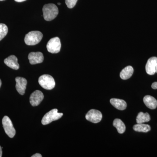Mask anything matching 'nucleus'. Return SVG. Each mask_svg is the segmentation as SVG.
Listing matches in <instances>:
<instances>
[{
    "instance_id": "nucleus-1",
    "label": "nucleus",
    "mask_w": 157,
    "mask_h": 157,
    "mask_svg": "<svg viewBox=\"0 0 157 157\" xmlns=\"http://www.w3.org/2000/svg\"><path fill=\"white\" fill-rule=\"evenodd\" d=\"M42 11L44 19L47 21H51L55 19L59 13L57 7L54 4L45 5L43 6Z\"/></svg>"
},
{
    "instance_id": "nucleus-2",
    "label": "nucleus",
    "mask_w": 157,
    "mask_h": 157,
    "mask_svg": "<svg viewBox=\"0 0 157 157\" xmlns=\"http://www.w3.org/2000/svg\"><path fill=\"white\" fill-rule=\"evenodd\" d=\"M42 37L43 34L39 31H32L26 35L25 42L27 45H36L41 41Z\"/></svg>"
},
{
    "instance_id": "nucleus-3",
    "label": "nucleus",
    "mask_w": 157,
    "mask_h": 157,
    "mask_svg": "<svg viewBox=\"0 0 157 157\" xmlns=\"http://www.w3.org/2000/svg\"><path fill=\"white\" fill-rule=\"evenodd\" d=\"M39 82L40 85L45 90H52L55 86L56 82L53 77L47 74L40 76Z\"/></svg>"
},
{
    "instance_id": "nucleus-4",
    "label": "nucleus",
    "mask_w": 157,
    "mask_h": 157,
    "mask_svg": "<svg viewBox=\"0 0 157 157\" xmlns=\"http://www.w3.org/2000/svg\"><path fill=\"white\" fill-rule=\"evenodd\" d=\"M63 116V113L58 112V109H54L46 113L42 120V123L43 125H47L51 123L53 121H56L61 118Z\"/></svg>"
},
{
    "instance_id": "nucleus-5",
    "label": "nucleus",
    "mask_w": 157,
    "mask_h": 157,
    "mask_svg": "<svg viewBox=\"0 0 157 157\" xmlns=\"http://www.w3.org/2000/svg\"><path fill=\"white\" fill-rule=\"evenodd\" d=\"M60 40L58 37L52 38L48 41L47 44V50L48 52L52 53H57L60 51Z\"/></svg>"
},
{
    "instance_id": "nucleus-6",
    "label": "nucleus",
    "mask_w": 157,
    "mask_h": 157,
    "mask_svg": "<svg viewBox=\"0 0 157 157\" xmlns=\"http://www.w3.org/2000/svg\"><path fill=\"white\" fill-rule=\"evenodd\" d=\"M2 124L3 128L6 134L10 138H13L15 135L16 132L11 119L8 116H6L3 117Z\"/></svg>"
},
{
    "instance_id": "nucleus-7",
    "label": "nucleus",
    "mask_w": 157,
    "mask_h": 157,
    "mask_svg": "<svg viewBox=\"0 0 157 157\" xmlns=\"http://www.w3.org/2000/svg\"><path fill=\"white\" fill-rule=\"evenodd\" d=\"M86 118L87 121L93 123H98L102 120V114L99 110L95 109H90L86 115Z\"/></svg>"
},
{
    "instance_id": "nucleus-8",
    "label": "nucleus",
    "mask_w": 157,
    "mask_h": 157,
    "mask_svg": "<svg viewBox=\"0 0 157 157\" xmlns=\"http://www.w3.org/2000/svg\"><path fill=\"white\" fill-rule=\"evenodd\" d=\"M44 98V95L39 90L34 91L30 97V103L32 106L36 107L41 103Z\"/></svg>"
},
{
    "instance_id": "nucleus-9",
    "label": "nucleus",
    "mask_w": 157,
    "mask_h": 157,
    "mask_svg": "<svg viewBox=\"0 0 157 157\" xmlns=\"http://www.w3.org/2000/svg\"><path fill=\"white\" fill-rule=\"evenodd\" d=\"M28 59L31 64L35 65L42 63L44 56L41 52H32L29 54Z\"/></svg>"
},
{
    "instance_id": "nucleus-10",
    "label": "nucleus",
    "mask_w": 157,
    "mask_h": 157,
    "mask_svg": "<svg viewBox=\"0 0 157 157\" xmlns=\"http://www.w3.org/2000/svg\"><path fill=\"white\" fill-rule=\"evenodd\" d=\"M157 63L156 57H152L149 59L147 63L145 69L146 73L150 75H153L156 73V66Z\"/></svg>"
},
{
    "instance_id": "nucleus-11",
    "label": "nucleus",
    "mask_w": 157,
    "mask_h": 157,
    "mask_svg": "<svg viewBox=\"0 0 157 157\" xmlns=\"http://www.w3.org/2000/svg\"><path fill=\"white\" fill-rule=\"evenodd\" d=\"M16 90L20 94L23 95L25 93L27 81L25 78L21 77H17L15 78Z\"/></svg>"
},
{
    "instance_id": "nucleus-12",
    "label": "nucleus",
    "mask_w": 157,
    "mask_h": 157,
    "mask_svg": "<svg viewBox=\"0 0 157 157\" xmlns=\"http://www.w3.org/2000/svg\"><path fill=\"white\" fill-rule=\"evenodd\" d=\"M4 63L9 67L14 70H17L19 68V64L17 63V59L15 56L11 55L5 59Z\"/></svg>"
},
{
    "instance_id": "nucleus-13",
    "label": "nucleus",
    "mask_w": 157,
    "mask_h": 157,
    "mask_svg": "<svg viewBox=\"0 0 157 157\" xmlns=\"http://www.w3.org/2000/svg\"><path fill=\"white\" fill-rule=\"evenodd\" d=\"M144 104L149 109H154L157 107V101L155 98L151 96L147 95L143 99Z\"/></svg>"
},
{
    "instance_id": "nucleus-14",
    "label": "nucleus",
    "mask_w": 157,
    "mask_h": 157,
    "mask_svg": "<svg viewBox=\"0 0 157 157\" xmlns=\"http://www.w3.org/2000/svg\"><path fill=\"white\" fill-rule=\"evenodd\" d=\"M110 103L113 107L119 110H124L127 106V103L125 101L116 98H112L110 99Z\"/></svg>"
},
{
    "instance_id": "nucleus-15",
    "label": "nucleus",
    "mask_w": 157,
    "mask_h": 157,
    "mask_svg": "<svg viewBox=\"0 0 157 157\" xmlns=\"http://www.w3.org/2000/svg\"><path fill=\"white\" fill-rule=\"evenodd\" d=\"M134 73V69L132 66H128L124 68L121 71L120 73L121 78L124 80H126L131 78Z\"/></svg>"
},
{
    "instance_id": "nucleus-16",
    "label": "nucleus",
    "mask_w": 157,
    "mask_h": 157,
    "mask_svg": "<svg viewBox=\"0 0 157 157\" xmlns=\"http://www.w3.org/2000/svg\"><path fill=\"white\" fill-rule=\"evenodd\" d=\"M113 126L117 129L119 134H123L126 130V126L124 124L120 119H115L113 122Z\"/></svg>"
},
{
    "instance_id": "nucleus-17",
    "label": "nucleus",
    "mask_w": 157,
    "mask_h": 157,
    "mask_svg": "<svg viewBox=\"0 0 157 157\" xmlns=\"http://www.w3.org/2000/svg\"><path fill=\"white\" fill-rule=\"evenodd\" d=\"M150 120V116L147 113H144L143 112H140L138 113L136 118L137 124H143L145 122H148Z\"/></svg>"
},
{
    "instance_id": "nucleus-18",
    "label": "nucleus",
    "mask_w": 157,
    "mask_h": 157,
    "mask_svg": "<svg viewBox=\"0 0 157 157\" xmlns=\"http://www.w3.org/2000/svg\"><path fill=\"white\" fill-rule=\"evenodd\" d=\"M133 129L137 132L146 133L151 130V127L148 124H137L133 127Z\"/></svg>"
},
{
    "instance_id": "nucleus-19",
    "label": "nucleus",
    "mask_w": 157,
    "mask_h": 157,
    "mask_svg": "<svg viewBox=\"0 0 157 157\" xmlns=\"http://www.w3.org/2000/svg\"><path fill=\"white\" fill-rule=\"evenodd\" d=\"M8 32V27L4 24L0 23V41L4 38Z\"/></svg>"
},
{
    "instance_id": "nucleus-20",
    "label": "nucleus",
    "mask_w": 157,
    "mask_h": 157,
    "mask_svg": "<svg viewBox=\"0 0 157 157\" xmlns=\"http://www.w3.org/2000/svg\"><path fill=\"white\" fill-rule=\"evenodd\" d=\"M78 0H65V3L68 8L72 9L76 6Z\"/></svg>"
},
{
    "instance_id": "nucleus-21",
    "label": "nucleus",
    "mask_w": 157,
    "mask_h": 157,
    "mask_svg": "<svg viewBox=\"0 0 157 157\" xmlns=\"http://www.w3.org/2000/svg\"><path fill=\"white\" fill-rule=\"evenodd\" d=\"M152 88L153 89L156 90L157 89V82H153L151 85Z\"/></svg>"
},
{
    "instance_id": "nucleus-22",
    "label": "nucleus",
    "mask_w": 157,
    "mask_h": 157,
    "mask_svg": "<svg viewBox=\"0 0 157 157\" xmlns=\"http://www.w3.org/2000/svg\"><path fill=\"white\" fill-rule=\"evenodd\" d=\"M32 157H42V155L39 153H36L32 156Z\"/></svg>"
},
{
    "instance_id": "nucleus-23",
    "label": "nucleus",
    "mask_w": 157,
    "mask_h": 157,
    "mask_svg": "<svg viewBox=\"0 0 157 157\" xmlns=\"http://www.w3.org/2000/svg\"><path fill=\"white\" fill-rule=\"evenodd\" d=\"M2 147L0 146V157H2Z\"/></svg>"
},
{
    "instance_id": "nucleus-24",
    "label": "nucleus",
    "mask_w": 157,
    "mask_h": 157,
    "mask_svg": "<svg viewBox=\"0 0 157 157\" xmlns=\"http://www.w3.org/2000/svg\"><path fill=\"white\" fill-rule=\"evenodd\" d=\"M15 2H24L26 0H14Z\"/></svg>"
},
{
    "instance_id": "nucleus-25",
    "label": "nucleus",
    "mask_w": 157,
    "mask_h": 157,
    "mask_svg": "<svg viewBox=\"0 0 157 157\" xmlns=\"http://www.w3.org/2000/svg\"><path fill=\"white\" fill-rule=\"evenodd\" d=\"M155 70H156V73H157V63L156 64V66Z\"/></svg>"
},
{
    "instance_id": "nucleus-26",
    "label": "nucleus",
    "mask_w": 157,
    "mask_h": 157,
    "mask_svg": "<svg viewBox=\"0 0 157 157\" xmlns=\"http://www.w3.org/2000/svg\"><path fill=\"white\" fill-rule=\"evenodd\" d=\"M1 86H2V81H1V79H0V87H1Z\"/></svg>"
},
{
    "instance_id": "nucleus-27",
    "label": "nucleus",
    "mask_w": 157,
    "mask_h": 157,
    "mask_svg": "<svg viewBox=\"0 0 157 157\" xmlns=\"http://www.w3.org/2000/svg\"><path fill=\"white\" fill-rule=\"evenodd\" d=\"M58 5H60L61 3H58Z\"/></svg>"
},
{
    "instance_id": "nucleus-28",
    "label": "nucleus",
    "mask_w": 157,
    "mask_h": 157,
    "mask_svg": "<svg viewBox=\"0 0 157 157\" xmlns=\"http://www.w3.org/2000/svg\"><path fill=\"white\" fill-rule=\"evenodd\" d=\"M4 1V0H0V1Z\"/></svg>"
}]
</instances>
